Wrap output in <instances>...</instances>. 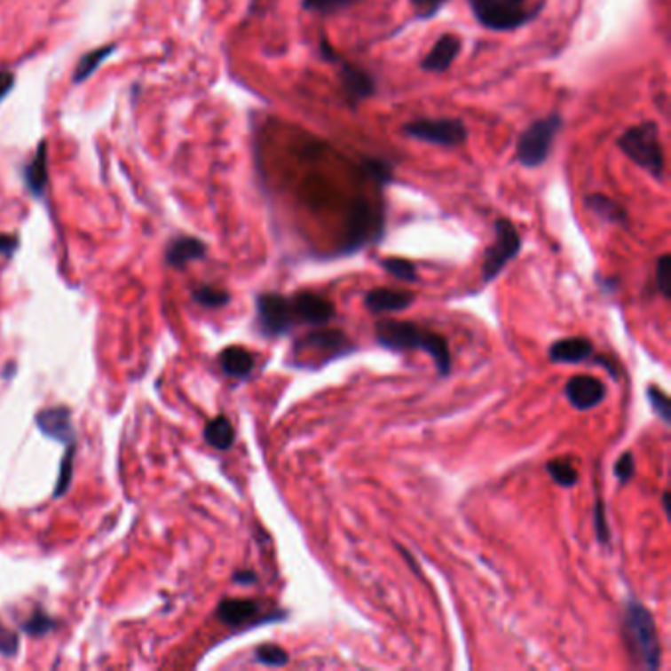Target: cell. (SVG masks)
<instances>
[{"label": "cell", "instance_id": "36", "mask_svg": "<svg viewBox=\"0 0 671 671\" xmlns=\"http://www.w3.org/2000/svg\"><path fill=\"white\" fill-rule=\"evenodd\" d=\"M20 650V638L18 634L11 628H6L3 622H0V656L4 658H12L18 654Z\"/></svg>", "mask_w": 671, "mask_h": 671}, {"label": "cell", "instance_id": "40", "mask_svg": "<svg viewBox=\"0 0 671 671\" xmlns=\"http://www.w3.org/2000/svg\"><path fill=\"white\" fill-rule=\"evenodd\" d=\"M14 85H16V77H14L12 71L0 69V103L4 101L6 95L14 89Z\"/></svg>", "mask_w": 671, "mask_h": 671}, {"label": "cell", "instance_id": "16", "mask_svg": "<svg viewBox=\"0 0 671 671\" xmlns=\"http://www.w3.org/2000/svg\"><path fill=\"white\" fill-rule=\"evenodd\" d=\"M207 257V244L197 239L189 237V234H179L174 237L166 247V262L171 268L184 270L192 262L203 260Z\"/></svg>", "mask_w": 671, "mask_h": 671}, {"label": "cell", "instance_id": "1", "mask_svg": "<svg viewBox=\"0 0 671 671\" xmlns=\"http://www.w3.org/2000/svg\"><path fill=\"white\" fill-rule=\"evenodd\" d=\"M375 337L380 347L394 352H428L441 376H447L451 373V352L447 347V341L443 339L439 333L422 329L410 321L383 320L376 323Z\"/></svg>", "mask_w": 671, "mask_h": 671}, {"label": "cell", "instance_id": "5", "mask_svg": "<svg viewBox=\"0 0 671 671\" xmlns=\"http://www.w3.org/2000/svg\"><path fill=\"white\" fill-rule=\"evenodd\" d=\"M470 12L483 28L491 32H514L533 20L528 0H467Z\"/></svg>", "mask_w": 671, "mask_h": 671}, {"label": "cell", "instance_id": "32", "mask_svg": "<svg viewBox=\"0 0 671 671\" xmlns=\"http://www.w3.org/2000/svg\"><path fill=\"white\" fill-rule=\"evenodd\" d=\"M593 525H595V533L598 543L603 546H609L611 543V525H609V516H606L604 510V502L598 498L595 502V510H593Z\"/></svg>", "mask_w": 671, "mask_h": 671}, {"label": "cell", "instance_id": "38", "mask_svg": "<svg viewBox=\"0 0 671 671\" xmlns=\"http://www.w3.org/2000/svg\"><path fill=\"white\" fill-rule=\"evenodd\" d=\"M669 254H661L656 262V286L664 297H669Z\"/></svg>", "mask_w": 671, "mask_h": 671}, {"label": "cell", "instance_id": "14", "mask_svg": "<svg viewBox=\"0 0 671 671\" xmlns=\"http://www.w3.org/2000/svg\"><path fill=\"white\" fill-rule=\"evenodd\" d=\"M461 48L462 42L459 36L446 32L439 36V40L431 45V50L428 53H425V58L420 61V67L423 71H428V74H446L459 58Z\"/></svg>", "mask_w": 671, "mask_h": 671}, {"label": "cell", "instance_id": "33", "mask_svg": "<svg viewBox=\"0 0 671 671\" xmlns=\"http://www.w3.org/2000/svg\"><path fill=\"white\" fill-rule=\"evenodd\" d=\"M362 166H365L367 176H370L375 181H378L380 186H384V184H388L390 179H392L394 166L390 164L388 160H383V158H367L365 164H362Z\"/></svg>", "mask_w": 671, "mask_h": 671}, {"label": "cell", "instance_id": "4", "mask_svg": "<svg viewBox=\"0 0 671 671\" xmlns=\"http://www.w3.org/2000/svg\"><path fill=\"white\" fill-rule=\"evenodd\" d=\"M561 129H564V116L559 113H551L548 116H543V119L533 121L528 129L520 134L518 142H516V162H518L520 166L532 170L546 164Z\"/></svg>", "mask_w": 671, "mask_h": 671}, {"label": "cell", "instance_id": "29", "mask_svg": "<svg viewBox=\"0 0 671 671\" xmlns=\"http://www.w3.org/2000/svg\"><path fill=\"white\" fill-rule=\"evenodd\" d=\"M380 266H383L388 274H392L398 280H404V282H415V280H418V270H415L414 262L406 258H384L380 260Z\"/></svg>", "mask_w": 671, "mask_h": 671}, {"label": "cell", "instance_id": "23", "mask_svg": "<svg viewBox=\"0 0 671 671\" xmlns=\"http://www.w3.org/2000/svg\"><path fill=\"white\" fill-rule=\"evenodd\" d=\"M205 441L217 451H229L234 446V428L226 415H217V418L205 423Z\"/></svg>", "mask_w": 671, "mask_h": 671}, {"label": "cell", "instance_id": "42", "mask_svg": "<svg viewBox=\"0 0 671 671\" xmlns=\"http://www.w3.org/2000/svg\"><path fill=\"white\" fill-rule=\"evenodd\" d=\"M669 501H671V496H669V493L666 491L664 493V498H661V502H664V512L669 516L671 514V508H669Z\"/></svg>", "mask_w": 671, "mask_h": 671}, {"label": "cell", "instance_id": "31", "mask_svg": "<svg viewBox=\"0 0 671 671\" xmlns=\"http://www.w3.org/2000/svg\"><path fill=\"white\" fill-rule=\"evenodd\" d=\"M74 459H75V443H74V446H67V453L61 459L59 477H58L56 491H53V498H59L69 491L71 478H74Z\"/></svg>", "mask_w": 671, "mask_h": 671}, {"label": "cell", "instance_id": "18", "mask_svg": "<svg viewBox=\"0 0 671 671\" xmlns=\"http://www.w3.org/2000/svg\"><path fill=\"white\" fill-rule=\"evenodd\" d=\"M258 612L260 606L257 601H252V598H223V601L217 604L215 616L225 627L239 628L250 622Z\"/></svg>", "mask_w": 671, "mask_h": 671}, {"label": "cell", "instance_id": "35", "mask_svg": "<svg viewBox=\"0 0 671 671\" xmlns=\"http://www.w3.org/2000/svg\"><path fill=\"white\" fill-rule=\"evenodd\" d=\"M634 475H636V459L630 451L622 453L614 462V477L620 480V485H627Z\"/></svg>", "mask_w": 671, "mask_h": 671}, {"label": "cell", "instance_id": "10", "mask_svg": "<svg viewBox=\"0 0 671 671\" xmlns=\"http://www.w3.org/2000/svg\"><path fill=\"white\" fill-rule=\"evenodd\" d=\"M36 425L45 438L56 439L63 446H74L75 443V428L71 422V410L67 406H51L43 407L36 414Z\"/></svg>", "mask_w": 671, "mask_h": 671}, {"label": "cell", "instance_id": "25", "mask_svg": "<svg viewBox=\"0 0 671 671\" xmlns=\"http://www.w3.org/2000/svg\"><path fill=\"white\" fill-rule=\"evenodd\" d=\"M192 297L195 304L207 307V310H219V307H225L231 302V294L226 292V289L213 286V284H203V286L193 288Z\"/></svg>", "mask_w": 671, "mask_h": 671}, {"label": "cell", "instance_id": "15", "mask_svg": "<svg viewBox=\"0 0 671 671\" xmlns=\"http://www.w3.org/2000/svg\"><path fill=\"white\" fill-rule=\"evenodd\" d=\"M375 226V217L373 209L367 201H359L352 205L349 221H347V234H344V244L341 252H352L359 250L362 244H365L370 237V231Z\"/></svg>", "mask_w": 671, "mask_h": 671}, {"label": "cell", "instance_id": "21", "mask_svg": "<svg viewBox=\"0 0 671 671\" xmlns=\"http://www.w3.org/2000/svg\"><path fill=\"white\" fill-rule=\"evenodd\" d=\"M585 207L604 223L619 225V226H628V223H630L627 207L620 205L619 201H614L612 197L604 195V193L587 195L585 197Z\"/></svg>", "mask_w": 671, "mask_h": 671}, {"label": "cell", "instance_id": "8", "mask_svg": "<svg viewBox=\"0 0 671 671\" xmlns=\"http://www.w3.org/2000/svg\"><path fill=\"white\" fill-rule=\"evenodd\" d=\"M402 134L407 138L433 144L441 148H455L469 138L467 124L461 119H415L402 126Z\"/></svg>", "mask_w": 671, "mask_h": 671}, {"label": "cell", "instance_id": "3", "mask_svg": "<svg viewBox=\"0 0 671 671\" xmlns=\"http://www.w3.org/2000/svg\"><path fill=\"white\" fill-rule=\"evenodd\" d=\"M616 146H619L624 156L632 160L638 168L648 171L651 178L658 181L664 179L666 154L664 146H661L659 129L656 122L646 121L630 126V129H627L619 136Z\"/></svg>", "mask_w": 671, "mask_h": 671}, {"label": "cell", "instance_id": "43", "mask_svg": "<svg viewBox=\"0 0 671 671\" xmlns=\"http://www.w3.org/2000/svg\"><path fill=\"white\" fill-rule=\"evenodd\" d=\"M14 362H8V368H6V378H11L12 376V370H14Z\"/></svg>", "mask_w": 671, "mask_h": 671}, {"label": "cell", "instance_id": "7", "mask_svg": "<svg viewBox=\"0 0 671 671\" xmlns=\"http://www.w3.org/2000/svg\"><path fill=\"white\" fill-rule=\"evenodd\" d=\"M522 237L510 219H498L494 223V242L483 254V282L491 284L493 280L506 268L510 260L520 254Z\"/></svg>", "mask_w": 671, "mask_h": 671}, {"label": "cell", "instance_id": "34", "mask_svg": "<svg viewBox=\"0 0 671 671\" xmlns=\"http://www.w3.org/2000/svg\"><path fill=\"white\" fill-rule=\"evenodd\" d=\"M648 400L651 404V410L659 415V420L664 423L671 422V402L666 392H661L658 386H650L648 388Z\"/></svg>", "mask_w": 671, "mask_h": 671}, {"label": "cell", "instance_id": "13", "mask_svg": "<svg viewBox=\"0 0 671 671\" xmlns=\"http://www.w3.org/2000/svg\"><path fill=\"white\" fill-rule=\"evenodd\" d=\"M292 307L297 323L328 325L335 317V305L328 297L313 292H302L292 297Z\"/></svg>", "mask_w": 671, "mask_h": 671}, {"label": "cell", "instance_id": "37", "mask_svg": "<svg viewBox=\"0 0 671 671\" xmlns=\"http://www.w3.org/2000/svg\"><path fill=\"white\" fill-rule=\"evenodd\" d=\"M447 3L449 0H410L415 16H418L420 20H430V18L438 14Z\"/></svg>", "mask_w": 671, "mask_h": 671}, {"label": "cell", "instance_id": "17", "mask_svg": "<svg viewBox=\"0 0 671 671\" xmlns=\"http://www.w3.org/2000/svg\"><path fill=\"white\" fill-rule=\"evenodd\" d=\"M415 302V294L392 288H375L365 296V305L370 313L404 312Z\"/></svg>", "mask_w": 671, "mask_h": 671}, {"label": "cell", "instance_id": "30", "mask_svg": "<svg viewBox=\"0 0 671 671\" xmlns=\"http://www.w3.org/2000/svg\"><path fill=\"white\" fill-rule=\"evenodd\" d=\"M257 661L266 667H284L288 666L289 656L284 648L276 646V643H262L257 648Z\"/></svg>", "mask_w": 671, "mask_h": 671}, {"label": "cell", "instance_id": "24", "mask_svg": "<svg viewBox=\"0 0 671 671\" xmlns=\"http://www.w3.org/2000/svg\"><path fill=\"white\" fill-rule=\"evenodd\" d=\"M114 51H116V43H107V45H101V48H95V50L87 51L85 56H81L77 67L74 71V83L75 85L83 83V81L93 75L95 71L101 67V63L107 58H111Z\"/></svg>", "mask_w": 671, "mask_h": 671}, {"label": "cell", "instance_id": "6", "mask_svg": "<svg viewBox=\"0 0 671 671\" xmlns=\"http://www.w3.org/2000/svg\"><path fill=\"white\" fill-rule=\"evenodd\" d=\"M320 53L325 61L337 67L344 101L349 103L351 108H357L360 103H365L367 99L376 95L375 77L370 75L367 69H362L355 66V63H351L343 56H339V53L331 48V43L325 36L320 38Z\"/></svg>", "mask_w": 671, "mask_h": 671}, {"label": "cell", "instance_id": "39", "mask_svg": "<svg viewBox=\"0 0 671 671\" xmlns=\"http://www.w3.org/2000/svg\"><path fill=\"white\" fill-rule=\"evenodd\" d=\"M20 247V239L18 234H8V233H0V254L6 258H12V254Z\"/></svg>", "mask_w": 671, "mask_h": 671}, {"label": "cell", "instance_id": "28", "mask_svg": "<svg viewBox=\"0 0 671 671\" xmlns=\"http://www.w3.org/2000/svg\"><path fill=\"white\" fill-rule=\"evenodd\" d=\"M546 469H548L549 477L553 478V483H557L559 486L571 488V486H575V485H577L579 473H577V470H575L573 467L569 465L567 461H561V459L549 461L548 465H546Z\"/></svg>", "mask_w": 671, "mask_h": 671}, {"label": "cell", "instance_id": "12", "mask_svg": "<svg viewBox=\"0 0 671 671\" xmlns=\"http://www.w3.org/2000/svg\"><path fill=\"white\" fill-rule=\"evenodd\" d=\"M565 396L569 404L579 412L593 410L606 398V388L601 380L591 375H577L567 380Z\"/></svg>", "mask_w": 671, "mask_h": 671}, {"label": "cell", "instance_id": "20", "mask_svg": "<svg viewBox=\"0 0 671 671\" xmlns=\"http://www.w3.org/2000/svg\"><path fill=\"white\" fill-rule=\"evenodd\" d=\"M548 355L549 360L557 362V365H575V362H583L593 355V343L583 337L559 339L551 344Z\"/></svg>", "mask_w": 671, "mask_h": 671}, {"label": "cell", "instance_id": "2", "mask_svg": "<svg viewBox=\"0 0 671 671\" xmlns=\"http://www.w3.org/2000/svg\"><path fill=\"white\" fill-rule=\"evenodd\" d=\"M622 638L634 666L648 671L659 669L661 643L654 616L636 598H628L624 604Z\"/></svg>", "mask_w": 671, "mask_h": 671}, {"label": "cell", "instance_id": "22", "mask_svg": "<svg viewBox=\"0 0 671 671\" xmlns=\"http://www.w3.org/2000/svg\"><path fill=\"white\" fill-rule=\"evenodd\" d=\"M219 365L226 376L233 378H247L254 370V357L252 352L244 347H226L219 355Z\"/></svg>", "mask_w": 671, "mask_h": 671}, {"label": "cell", "instance_id": "19", "mask_svg": "<svg viewBox=\"0 0 671 671\" xmlns=\"http://www.w3.org/2000/svg\"><path fill=\"white\" fill-rule=\"evenodd\" d=\"M24 181L28 192L34 197H43L45 189H48L50 171H48V144L42 140L36 148L34 156L30 158L28 164L24 166Z\"/></svg>", "mask_w": 671, "mask_h": 671}, {"label": "cell", "instance_id": "27", "mask_svg": "<svg viewBox=\"0 0 671 671\" xmlns=\"http://www.w3.org/2000/svg\"><path fill=\"white\" fill-rule=\"evenodd\" d=\"M56 628V620L51 619L48 612H43L42 609L32 611V614L22 622V630L26 634H30L34 638H42L45 634L51 632Z\"/></svg>", "mask_w": 671, "mask_h": 671}, {"label": "cell", "instance_id": "9", "mask_svg": "<svg viewBox=\"0 0 671 671\" xmlns=\"http://www.w3.org/2000/svg\"><path fill=\"white\" fill-rule=\"evenodd\" d=\"M257 323L260 333L268 339L282 337L297 323L292 297L282 294H260L257 297Z\"/></svg>", "mask_w": 671, "mask_h": 671}, {"label": "cell", "instance_id": "41", "mask_svg": "<svg viewBox=\"0 0 671 671\" xmlns=\"http://www.w3.org/2000/svg\"><path fill=\"white\" fill-rule=\"evenodd\" d=\"M233 581L239 583V585H252L257 583V573L254 571H247V569H241V571H234L233 575Z\"/></svg>", "mask_w": 671, "mask_h": 671}, {"label": "cell", "instance_id": "26", "mask_svg": "<svg viewBox=\"0 0 671 671\" xmlns=\"http://www.w3.org/2000/svg\"><path fill=\"white\" fill-rule=\"evenodd\" d=\"M359 0H302V8L312 14L333 16L347 11V8L355 6Z\"/></svg>", "mask_w": 671, "mask_h": 671}, {"label": "cell", "instance_id": "11", "mask_svg": "<svg viewBox=\"0 0 671 671\" xmlns=\"http://www.w3.org/2000/svg\"><path fill=\"white\" fill-rule=\"evenodd\" d=\"M312 351V352H320V357H323V362H328L325 357H339L344 355V352L352 351V344L349 339L344 337V333L335 331V329H323V331H313L310 335H305L297 341L296 344V355H304V352Z\"/></svg>", "mask_w": 671, "mask_h": 671}]
</instances>
